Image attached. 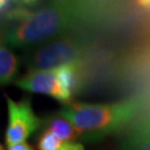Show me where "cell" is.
<instances>
[{"mask_svg": "<svg viewBox=\"0 0 150 150\" xmlns=\"http://www.w3.org/2000/svg\"><path fill=\"white\" fill-rule=\"evenodd\" d=\"M56 75H58V79L62 84L64 91L70 98H73L74 94L79 91V89L81 88L84 74L80 62L70 63L58 68L56 69Z\"/></svg>", "mask_w": 150, "mask_h": 150, "instance_id": "6", "label": "cell"}, {"mask_svg": "<svg viewBox=\"0 0 150 150\" xmlns=\"http://www.w3.org/2000/svg\"><path fill=\"white\" fill-rule=\"evenodd\" d=\"M73 145L74 143L65 142L45 128L38 139V150H70Z\"/></svg>", "mask_w": 150, "mask_h": 150, "instance_id": "10", "label": "cell"}, {"mask_svg": "<svg viewBox=\"0 0 150 150\" xmlns=\"http://www.w3.org/2000/svg\"><path fill=\"white\" fill-rule=\"evenodd\" d=\"M19 69V59L6 44L0 46V83L1 85L15 83V76Z\"/></svg>", "mask_w": 150, "mask_h": 150, "instance_id": "9", "label": "cell"}, {"mask_svg": "<svg viewBox=\"0 0 150 150\" xmlns=\"http://www.w3.org/2000/svg\"><path fill=\"white\" fill-rule=\"evenodd\" d=\"M16 85L25 91L36 93V94H45L55 100H58L63 104H70L71 98H70L60 84L56 70H35L29 69L24 76L16 79Z\"/></svg>", "mask_w": 150, "mask_h": 150, "instance_id": "5", "label": "cell"}, {"mask_svg": "<svg viewBox=\"0 0 150 150\" xmlns=\"http://www.w3.org/2000/svg\"><path fill=\"white\" fill-rule=\"evenodd\" d=\"M8 103V128L5 133V140L9 145L25 143L36 130L45 124V119H40L34 114L29 98L20 101L10 99L5 95Z\"/></svg>", "mask_w": 150, "mask_h": 150, "instance_id": "4", "label": "cell"}, {"mask_svg": "<svg viewBox=\"0 0 150 150\" xmlns=\"http://www.w3.org/2000/svg\"><path fill=\"white\" fill-rule=\"evenodd\" d=\"M8 150H34V146L30 144L25 143H19V144H14V145H9Z\"/></svg>", "mask_w": 150, "mask_h": 150, "instance_id": "11", "label": "cell"}, {"mask_svg": "<svg viewBox=\"0 0 150 150\" xmlns=\"http://www.w3.org/2000/svg\"><path fill=\"white\" fill-rule=\"evenodd\" d=\"M0 150H5V148H4L3 145H1V146H0Z\"/></svg>", "mask_w": 150, "mask_h": 150, "instance_id": "15", "label": "cell"}, {"mask_svg": "<svg viewBox=\"0 0 150 150\" xmlns=\"http://www.w3.org/2000/svg\"><path fill=\"white\" fill-rule=\"evenodd\" d=\"M70 150H85V149H84L83 144H80V143H74V145L71 146V149H70Z\"/></svg>", "mask_w": 150, "mask_h": 150, "instance_id": "14", "label": "cell"}, {"mask_svg": "<svg viewBox=\"0 0 150 150\" xmlns=\"http://www.w3.org/2000/svg\"><path fill=\"white\" fill-rule=\"evenodd\" d=\"M121 150H150V118L133 126L126 135Z\"/></svg>", "mask_w": 150, "mask_h": 150, "instance_id": "7", "label": "cell"}, {"mask_svg": "<svg viewBox=\"0 0 150 150\" xmlns=\"http://www.w3.org/2000/svg\"><path fill=\"white\" fill-rule=\"evenodd\" d=\"M44 125H45V129L50 130L53 134H55L60 139L65 140V142L76 143V140L81 139L80 133L74 126V124H71L69 120H67L58 114L46 118Z\"/></svg>", "mask_w": 150, "mask_h": 150, "instance_id": "8", "label": "cell"}, {"mask_svg": "<svg viewBox=\"0 0 150 150\" xmlns=\"http://www.w3.org/2000/svg\"><path fill=\"white\" fill-rule=\"evenodd\" d=\"M76 18L74 6L62 1L38 9L24 21L6 28L3 41L13 48H30L59 38L71 28Z\"/></svg>", "mask_w": 150, "mask_h": 150, "instance_id": "2", "label": "cell"}, {"mask_svg": "<svg viewBox=\"0 0 150 150\" xmlns=\"http://www.w3.org/2000/svg\"><path fill=\"white\" fill-rule=\"evenodd\" d=\"M135 4L144 10L150 11V0H135Z\"/></svg>", "mask_w": 150, "mask_h": 150, "instance_id": "13", "label": "cell"}, {"mask_svg": "<svg viewBox=\"0 0 150 150\" xmlns=\"http://www.w3.org/2000/svg\"><path fill=\"white\" fill-rule=\"evenodd\" d=\"M19 5L24 6V8H33L38 5V4L40 3V0H16Z\"/></svg>", "mask_w": 150, "mask_h": 150, "instance_id": "12", "label": "cell"}, {"mask_svg": "<svg viewBox=\"0 0 150 150\" xmlns=\"http://www.w3.org/2000/svg\"><path fill=\"white\" fill-rule=\"evenodd\" d=\"M86 49L79 36H62L46 41L28 58V67L35 70H55L63 65L80 62Z\"/></svg>", "mask_w": 150, "mask_h": 150, "instance_id": "3", "label": "cell"}, {"mask_svg": "<svg viewBox=\"0 0 150 150\" xmlns=\"http://www.w3.org/2000/svg\"><path fill=\"white\" fill-rule=\"evenodd\" d=\"M139 110L140 101L130 98L110 104L70 103L56 114L74 124L81 140L96 142L123 130L134 120Z\"/></svg>", "mask_w": 150, "mask_h": 150, "instance_id": "1", "label": "cell"}]
</instances>
